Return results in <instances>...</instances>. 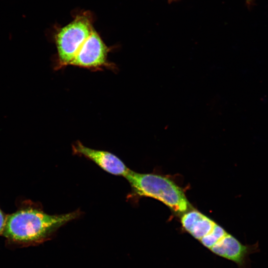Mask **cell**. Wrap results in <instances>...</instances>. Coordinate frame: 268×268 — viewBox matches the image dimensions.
Segmentation results:
<instances>
[{"instance_id": "cell-1", "label": "cell", "mask_w": 268, "mask_h": 268, "mask_svg": "<svg viewBox=\"0 0 268 268\" xmlns=\"http://www.w3.org/2000/svg\"><path fill=\"white\" fill-rule=\"evenodd\" d=\"M183 228L212 253L232 261L239 268H248L249 255L258 252V243L242 244L223 227L197 210H189L182 214Z\"/></svg>"}, {"instance_id": "cell-2", "label": "cell", "mask_w": 268, "mask_h": 268, "mask_svg": "<svg viewBox=\"0 0 268 268\" xmlns=\"http://www.w3.org/2000/svg\"><path fill=\"white\" fill-rule=\"evenodd\" d=\"M79 215V211L50 215L36 207H22L6 218L2 234L8 239L16 242H40Z\"/></svg>"}, {"instance_id": "cell-3", "label": "cell", "mask_w": 268, "mask_h": 268, "mask_svg": "<svg viewBox=\"0 0 268 268\" xmlns=\"http://www.w3.org/2000/svg\"><path fill=\"white\" fill-rule=\"evenodd\" d=\"M132 195L153 198L176 213L190 210L191 205L181 188L171 180L160 175L140 173L130 169L125 176Z\"/></svg>"}, {"instance_id": "cell-4", "label": "cell", "mask_w": 268, "mask_h": 268, "mask_svg": "<svg viewBox=\"0 0 268 268\" xmlns=\"http://www.w3.org/2000/svg\"><path fill=\"white\" fill-rule=\"evenodd\" d=\"M92 20L89 12H80L71 22L54 34L53 39L57 49L55 69L70 65L86 39L94 30Z\"/></svg>"}, {"instance_id": "cell-5", "label": "cell", "mask_w": 268, "mask_h": 268, "mask_svg": "<svg viewBox=\"0 0 268 268\" xmlns=\"http://www.w3.org/2000/svg\"><path fill=\"white\" fill-rule=\"evenodd\" d=\"M109 50L94 29L86 39L70 65L87 68L111 66L107 62Z\"/></svg>"}, {"instance_id": "cell-6", "label": "cell", "mask_w": 268, "mask_h": 268, "mask_svg": "<svg viewBox=\"0 0 268 268\" xmlns=\"http://www.w3.org/2000/svg\"><path fill=\"white\" fill-rule=\"evenodd\" d=\"M72 148L74 154L90 159L111 174L125 177L130 170L119 158L110 152L88 147L79 141L72 144Z\"/></svg>"}, {"instance_id": "cell-7", "label": "cell", "mask_w": 268, "mask_h": 268, "mask_svg": "<svg viewBox=\"0 0 268 268\" xmlns=\"http://www.w3.org/2000/svg\"><path fill=\"white\" fill-rule=\"evenodd\" d=\"M6 218L0 209V234H2L4 230Z\"/></svg>"}, {"instance_id": "cell-8", "label": "cell", "mask_w": 268, "mask_h": 268, "mask_svg": "<svg viewBox=\"0 0 268 268\" xmlns=\"http://www.w3.org/2000/svg\"><path fill=\"white\" fill-rule=\"evenodd\" d=\"M247 5L248 7H251L254 3V0H246Z\"/></svg>"}, {"instance_id": "cell-9", "label": "cell", "mask_w": 268, "mask_h": 268, "mask_svg": "<svg viewBox=\"0 0 268 268\" xmlns=\"http://www.w3.org/2000/svg\"><path fill=\"white\" fill-rule=\"evenodd\" d=\"M177 0H168V1L169 3H171L173 1H176Z\"/></svg>"}]
</instances>
